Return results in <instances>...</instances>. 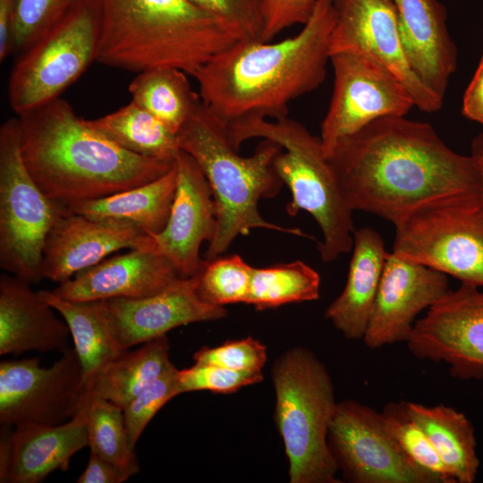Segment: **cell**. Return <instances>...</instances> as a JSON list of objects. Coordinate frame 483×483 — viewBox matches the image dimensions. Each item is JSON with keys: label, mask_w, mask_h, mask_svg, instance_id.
I'll return each instance as SVG.
<instances>
[{"label": "cell", "mask_w": 483, "mask_h": 483, "mask_svg": "<svg viewBox=\"0 0 483 483\" xmlns=\"http://www.w3.org/2000/svg\"><path fill=\"white\" fill-rule=\"evenodd\" d=\"M327 158L351 209L394 226L432 203L481 192L474 157L451 149L431 124L405 116L369 123Z\"/></svg>", "instance_id": "obj_1"}, {"label": "cell", "mask_w": 483, "mask_h": 483, "mask_svg": "<svg viewBox=\"0 0 483 483\" xmlns=\"http://www.w3.org/2000/svg\"><path fill=\"white\" fill-rule=\"evenodd\" d=\"M335 20V0H317L295 36L275 43L244 38L217 53L193 76L202 103L226 126L286 117L290 102L323 83Z\"/></svg>", "instance_id": "obj_2"}, {"label": "cell", "mask_w": 483, "mask_h": 483, "mask_svg": "<svg viewBox=\"0 0 483 483\" xmlns=\"http://www.w3.org/2000/svg\"><path fill=\"white\" fill-rule=\"evenodd\" d=\"M17 118L24 165L44 193L67 208L148 183L174 163L119 147L61 97Z\"/></svg>", "instance_id": "obj_3"}, {"label": "cell", "mask_w": 483, "mask_h": 483, "mask_svg": "<svg viewBox=\"0 0 483 483\" xmlns=\"http://www.w3.org/2000/svg\"><path fill=\"white\" fill-rule=\"evenodd\" d=\"M96 62L140 72L170 67L193 77L215 55L246 38L190 0H97Z\"/></svg>", "instance_id": "obj_4"}, {"label": "cell", "mask_w": 483, "mask_h": 483, "mask_svg": "<svg viewBox=\"0 0 483 483\" xmlns=\"http://www.w3.org/2000/svg\"><path fill=\"white\" fill-rule=\"evenodd\" d=\"M181 150L188 153L204 173L216 208V230L205 259L221 256L239 235L262 228L312 238L299 228L275 225L258 209L260 199L275 197L283 182L273 165L282 148L263 140L250 157L232 145L226 125L202 102L177 133Z\"/></svg>", "instance_id": "obj_5"}, {"label": "cell", "mask_w": 483, "mask_h": 483, "mask_svg": "<svg viewBox=\"0 0 483 483\" xmlns=\"http://www.w3.org/2000/svg\"><path fill=\"white\" fill-rule=\"evenodd\" d=\"M226 127L237 150L252 138L268 140L282 148L273 165L291 191L286 212L293 216L304 210L316 220L323 236L318 249L324 262L329 263L352 249L356 230L353 211L344 199L319 137L287 116L274 121L251 116Z\"/></svg>", "instance_id": "obj_6"}, {"label": "cell", "mask_w": 483, "mask_h": 483, "mask_svg": "<svg viewBox=\"0 0 483 483\" xmlns=\"http://www.w3.org/2000/svg\"><path fill=\"white\" fill-rule=\"evenodd\" d=\"M275 421L291 483H338L327 436L337 402L331 376L310 350L293 347L272 367Z\"/></svg>", "instance_id": "obj_7"}, {"label": "cell", "mask_w": 483, "mask_h": 483, "mask_svg": "<svg viewBox=\"0 0 483 483\" xmlns=\"http://www.w3.org/2000/svg\"><path fill=\"white\" fill-rule=\"evenodd\" d=\"M69 209L50 199L21 157L18 118L0 128V266L30 284L43 279L47 237Z\"/></svg>", "instance_id": "obj_8"}, {"label": "cell", "mask_w": 483, "mask_h": 483, "mask_svg": "<svg viewBox=\"0 0 483 483\" xmlns=\"http://www.w3.org/2000/svg\"><path fill=\"white\" fill-rule=\"evenodd\" d=\"M393 253L483 287V195L474 192L426 206L395 225Z\"/></svg>", "instance_id": "obj_9"}, {"label": "cell", "mask_w": 483, "mask_h": 483, "mask_svg": "<svg viewBox=\"0 0 483 483\" xmlns=\"http://www.w3.org/2000/svg\"><path fill=\"white\" fill-rule=\"evenodd\" d=\"M99 36V6L97 0H84L21 52L8 80L13 111L20 116L60 97L96 62Z\"/></svg>", "instance_id": "obj_10"}, {"label": "cell", "mask_w": 483, "mask_h": 483, "mask_svg": "<svg viewBox=\"0 0 483 483\" xmlns=\"http://www.w3.org/2000/svg\"><path fill=\"white\" fill-rule=\"evenodd\" d=\"M84 377L74 349L67 348L49 367L38 357L0 363V423L58 425L80 410Z\"/></svg>", "instance_id": "obj_11"}, {"label": "cell", "mask_w": 483, "mask_h": 483, "mask_svg": "<svg viewBox=\"0 0 483 483\" xmlns=\"http://www.w3.org/2000/svg\"><path fill=\"white\" fill-rule=\"evenodd\" d=\"M327 441L349 482L439 483L402 451L381 412L358 401L337 402Z\"/></svg>", "instance_id": "obj_12"}, {"label": "cell", "mask_w": 483, "mask_h": 483, "mask_svg": "<svg viewBox=\"0 0 483 483\" xmlns=\"http://www.w3.org/2000/svg\"><path fill=\"white\" fill-rule=\"evenodd\" d=\"M334 88L320 127L326 157L343 139L385 116H405L415 106L406 87L390 71L362 55H330Z\"/></svg>", "instance_id": "obj_13"}, {"label": "cell", "mask_w": 483, "mask_h": 483, "mask_svg": "<svg viewBox=\"0 0 483 483\" xmlns=\"http://www.w3.org/2000/svg\"><path fill=\"white\" fill-rule=\"evenodd\" d=\"M419 360L445 362L453 377L483 378V292L462 284L417 320L406 342Z\"/></svg>", "instance_id": "obj_14"}, {"label": "cell", "mask_w": 483, "mask_h": 483, "mask_svg": "<svg viewBox=\"0 0 483 483\" xmlns=\"http://www.w3.org/2000/svg\"><path fill=\"white\" fill-rule=\"evenodd\" d=\"M335 6L330 55L352 52L370 58L399 79L419 110H440L444 98L418 77L408 61L392 0H335Z\"/></svg>", "instance_id": "obj_15"}, {"label": "cell", "mask_w": 483, "mask_h": 483, "mask_svg": "<svg viewBox=\"0 0 483 483\" xmlns=\"http://www.w3.org/2000/svg\"><path fill=\"white\" fill-rule=\"evenodd\" d=\"M448 290L445 274L388 252L362 338L365 345L374 350L406 343L415 318Z\"/></svg>", "instance_id": "obj_16"}, {"label": "cell", "mask_w": 483, "mask_h": 483, "mask_svg": "<svg viewBox=\"0 0 483 483\" xmlns=\"http://www.w3.org/2000/svg\"><path fill=\"white\" fill-rule=\"evenodd\" d=\"M174 165L176 190L165 227L151 235L154 249L165 257L182 277L199 273L204 259L199 250L213 240L216 208L210 185L197 162L181 150Z\"/></svg>", "instance_id": "obj_17"}, {"label": "cell", "mask_w": 483, "mask_h": 483, "mask_svg": "<svg viewBox=\"0 0 483 483\" xmlns=\"http://www.w3.org/2000/svg\"><path fill=\"white\" fill-rule=\"evenodd\" d=\"M154 248L151 235L123 222L88 218L68 210L49 232L42 276L62 284L123 249Z\"/></svg>", "instance_id": "obj_18"}, {"label": "cell", "mask_w": 483, "mask_h": 483, "mask_svg": "<svg viewBox=\"0 0 483 483\" xmlns=\"http://www.w3.org/2000/svg\"><path fill=\"white\" fill-rule=\"evenodd\" d=\"M198 275L179 277L165 290L143 298L106 300L117 340L123 350L165 335L172 329L227 316L225 307L202 301Z\"/></svg>", "instance_id": "obj_19"}, {"label": "cell", "mask_w": 483, "mask_h": 483, "mask_svg": "<svg viewBox=\"0 0 483 483\" xmlns=\"http://www.w3.org/2000/svg\"><path fill=\"white\" fill-rule=\"evenodd\" d=\"M88 402L58 425L21 424L0 436V482L39 483L56 470H66L73 454L89 446Z\"/></svg>", "instance_id": "obj_20"}, {"label": "cell", "mask_w": 483, "mask_h": 483, "mask_svg": "<svg viewBox=\"0 0 483 483\" xmlns=\"http://www.w3.org/2000/svg\"><path fill=\"white\" fill-rule=\"evenodd\" d=\"M179 277L173 264L154 248L134 249L76 274L52 292L74 301L143 298L165 290Z\"/></svg>", "instance_id": "obj_21"}, {"label": "cell", "mask_w": 483, "mask_h": 483, "mask_svg": "<svg viewBox=\"0 0 483 483\" xmlns=\"http://www.w3.org/2000/svg\"><path fill=\"white\" fill-rule=\"evenodd\" d=\"M408 61L418 77L444 98L457 65V48L439 0H392Z\"/></svg>", "instance_id": "obj_22"}, {"label": "cell", "mask_w": 483, "mask_h": 483, "mask_svg": "<svg viewBox=\"0 0 483 483\" xmlns=\"http://www.w3.org/2000/svg\"><path fill=\"white\" fill-rule=\"evenodd\" d=\"M30 283L0 276V355L65 351L71 335L64 321Z\"/></svg>", "instance_id": "obj_23"}, {"label": "cell", "mask_w": 483, "mask_h": 483, "mask_svg": "<svg viewBox=\"0 0 483 483\" xmlns=\"http://www.w3.org/2000/svg\"><path fill=\"white\" fill-rule=\"evenodd\" d=\"M387 254L377 232L369 227L355 230L345 286L325 312L347 339L363 338Z\"/></svg>", "instance_id": "obj_24"}, {"label": "cell", "mask_w": 483, "mask_h": 483, "mask_svg": "<svg viewBox=\"0 0 483 483\" xmlns=\"http://www.w3.org/2000/svg\"><path fill=\"white\" fill-rule=\"evenodd\" d=\"M177 172L173 167L161 177L103 198L79 202L68 209L88 218L123 222L149 235L166 225L176 190Z\"/></svg>", "instance_id": "obj_25"}, {"label": "cell", "mask_w": 483, "mask_h": 483, "mask_svg": "<svg viewBox=\"0 0 483 483\" xmlns=\"http://www.w3.org/2000/svg\"><path fill=\"white\" fill-rule=\"evenodd\" d=\"M38 292L66 322L87 387L107 363L125 351L117 340L106 300L74 301L52 291Z\"/></svg>", "instance_id": "obj_26"}, {"label": "cell", "mask_w": 483, "mask_h": 483, "mask_svg": "<svg viewBox=\"0 0 483 483\" xmlns=\"http://www.w3.org/2000/svg\"><path fill=\"white\" fill-rule=\"evenodd\" d=\"M411 416L424 429L456 483L476 479L479 459L475 430L466 415L445 404L428 406L405 401Z\"/></svg>", "instance_id": "obj_27"}, {"label": "cell", "mask_w": 483, "mask_h": 483, "mask_svg": "<svg viewBox=\"0 0 483 483\" xmlns=\"http://www.w3.org/2000/svg\"><path fill=\"white\" fill-rule=\"evenodd\" d=\"M173 365L166 336L155 338L135 351L125 350L107 363L87 386L85 395L108 400L123 411Z\"/></svg>", "instance_id": "obj_28"}, {"label": "cell", "mask_w": 483, "mask_h": 483, "mask_svg": "<svg viewBox=\"0 0 483 483\" xmlns=\"http://www.w3.org/2000/svg\"><path fill=\"white\" fill-rule=\"evenodd\" d=\"M87 123L114 144L140 156L174 163L181 151L177 134L132 101Z\"/></svg>", "instance_id": "obj_29"}, {"label": "cell", "mask_w": 483, "mask_h": 483, "mask_svg": "<svg viewBox=\"0 0 483 483\" xmlns=\"http://www.w3.org/2000/svg\"><path fill=\"white\" fill-rule=\"evenodd\" d=\"M128 90L131 101L178 133L201 104L188 74L176 68L159 67L138 72Z\"/></svg>", "instance_id": "obj_30"}, {"label": "cell", "mask_w": 483, "mask_h": 483, "mask_svg": "<svg viewBox=\"0 0 483 483\" xmlns=\"http://www.w3.org/2000/svg\"><path fill=\"white\" fill-rule=\"evenodd\" d=\"M319 292L318 273L306 263L296 260L253 267L246 304L264 310L292 302L316 301Z\"/></svg>", "instance_id": "obj_31"}, {"label": "cell", "mask_w": 483, "mask_h": 483, "mask_svg": "<svg viewBox=\"0 0 483 483\" xmlns=\"http://www.w3.org/2000/svg\"><path fill=\"white\" fill-rule=\"evenodd\" d=\"M88 402V440L90 452L127 470H140L126 432L123 411L112 402L85 395Z\"/></svg>", "instance_id": "obj_32"}, {"label": "cell", "mask_w": 483, "mask_h": 483, "mask_svg": "<svg viewBox=\"0 0 483 483\" xmlns=\"http://www.w3.org/2000/svg\"><path fill=\"white\" fill-rule=\"evenodd\" d=\"M380 412L389 432L410 460L434 475L439 483H456L424 429L409 413L405 401L389 402Z\"/></svg>", "instance_id": "obj_33"}, {"label": "cell", "mask_w": 483, "mask_h": 483, "mask_svg": "<svg viewBox=\"0 0 483 483\" xmlns=\"http://www.w3.org/2000/svg\"><path fill=\"white\" fill-rule=\"evenodd\" d=\"M252 271L253 267L236 254L204 259L197 275V292L202 301L215 306L246 303Z\"/></svg>", "instance_id": "obj_34"}, {"label": "cell", "mask_w": 483, "mask_h": 483, "mask_svg": "<svg viewBox=\"0 0 483 483\" xmlns=\"http://www.w3.org/2000/svg\"><path fill=\"white\" fill-rule=\"evenodd\" d=\"M84 0H15L12 51L22 52L47 33Z\"/></svg>", "instance_id": "obj_35"}, {"label": "cell", "mask_w": 483, "mask_h": 483, "mask_svg": "<svg viewBox=\"0 0 483 483\" xmlns=\"http://www.w3.org/2000/svg\"><path fill=\"white\" fill-rule=\"evenodd\" d=\"M178 371L179 369L173 365L123 409L124 425L131 448H135L143 430L157 412L167 402L179 395Z\"/></svg>", "instance_id": "obj_36"}, {"label": "cell", "mask_w": 483, "mask_h": 483, "mask_svg": "<svg viewBox=\"0 0 483 483\" xmlns=\"http://www.w3.org/2000/svg\"><path fill=\"white\" fill-rule=\"evenodd\" d=\"M263 379L262 370H234L213 364L195 363L191 368L179 369L177 384L179 394L203 390L232 394Z\"/></svg>", "instance_id": "obj_37"}, {"label": "cell", "mask_w": 483, "mask_h": 483, "mask_svg": "<svg viewBox=\"0 0 483 483\" xmlns=\"http://www.w3.org/2000/svg\"><path fill=\"white\" fill-rule=\"evenodd\" d=\"M267 359L266 346L251 336L225 342L216 347L203 346L193 354L195 363L213 364L234 370H262Z\"/></svg>", "instance_id": "obj_38"}, {"label": "cell", "mask_w": 483, "mask_h": 483, "mask_svg": "<svg viewBox=\"0 0 483 483\" xmlns=\"http://www.w3.org/2000/svg\"><path fill=\"white\" fill-rule=\"evenodd\" d=\"M241 30L248 38L260 39L262 14L260 0H190Z\"/></svg>", "instance_id": "obj_39"}, {"label": "cell", "mask_w": 483, "mask_h": 483, "mask_svg": "<svg viewBox=\"0 0 483 483\" xmlns=\"http://www.w3.org/2000/svg\"><path fill=\"white\" fill-rule=\"evenodd\" d=\"M262 31L260 40L271 41L282 30L305 24L317 0H260Z\"/></svg>", "instance_id": "obj_40"}, {"label": "cell", "mask_w": 483, "mask_h": 483, "mask_svg": "<svg viewBox=\"0 0 483 483\" xmlns=\"http://www.w3.org/2000/svg\"><path fill=\"white\" fill-rule=\"evenodd\" d=\"M132 475L127 470L90 452L85 470L78 483H122Z\"/></svg>", "instance_id": "obj_41"}, {"label": "cell", "mask_w": 483, "mask_h": 483, "mask_svg": "<svg viewBox=\"0 0 483 483\" xmlns=\"http://www.w3.org/2000/svg\"><path fill=\"white\" fill-rule=\"evenodd\" d=\"M462 114L483 126V52L462 100Z\"/></svg>", "instance_id": "obj_42"}, {"label": "cell", "mask_w": 483, "mask_h": 483, "mask_svg": "<svg viewBox=\"0 0 483 483\" xmlns=\"http://www.w3.org/2000/svg\"><path fill=\"white\" fill-rule=\"evenodd\" d=\"M15 0H0V60L12 52V27Z\"/></svg>", "instance_id": "obj_43"}, {"label": "cell", "mask_w": 483, "mask_h": 483, "mask_svg": "<svg viewBox=\"0 0 483 483\" xmlns=\"http://www.w3.org/2000/svg\"><path fill=\"white\" fill-rule=\"evenodd\" d=\"M471 156L474 157L477 163L479 176L480 191L483 195V154H471Z\"/></svg>", "instance_id": "obj_44"}, {"label": "cell", "mask_w": 483, "mask_h": 483, "mask_svg": "<svg viewBox=\"0 0 483 483\" xmlns=\"http://www.w3.org/2000/svg\"><path fill=\"white\" fill-rule=\"evenodd\" d=\"M471 154H483V134L473 140Z\"/></svg>", "instance_id": "obj_45"}]
</instances>
